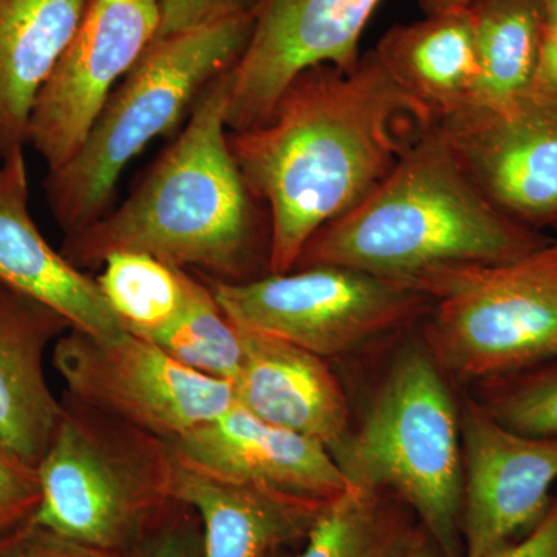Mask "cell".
<instances>
[{"label":"cell","mask_w":557,"mask_h":557,"mask_svg":"<svg viewBox=\"0 0 557 557\" xmlns=\"http://www.w3.org/2000/svg\"><path fill=\"white\" fill-rule=\"evenodd\" d=\"M435 123L370 50L351 69L304 70L262 123L228 131L269 211L270 274L295 269L307 242L368 199Z\"/></svg>","instance_id":"1"},{"label":"cell","mask_w":557,"mask_h":557,"mask_svg":"<svg viewBox=\"0 0 557 557\" xmlns=\"http://www.w3.org/2000/svg\"><path fill=\"white\" fill-rule=\"evenodd\" d=\"M230 72L209 84L185 129L119 208L65 234L60 251L76 269H98L113 252L134 251L211 281L270 274L269 211L230 148Z\"/></svg>","instance_id":"2"},{"label":"cell","mask_w":557,"mask_h":557,"mask_svg":"<svg viewBox=\"0 0 557 557\" xmlns=\"http://www.w3.org/2000/svg\"><path fill=\"white\" fill-rule=\"evenodd\" d=\"M549 240L483 196L435 123L368 199L307 242L293 270L348 267L416 287L438 271L511 262Z\"/></svg>","instance_id":"3"},{"label":"cell","mask_w":557,"mask_h":557,"mask_svg":"<svg viewBox=\"0 0 557 557\" xmlns=\"http://www.w3.org/2000/svg\"><path fill=\"white\" fill-rule=\"evenodd\" d=\"M255 14L157 36L110 95L75 156L49 171L44 189L65 234L109 212L121 174L153 139L190 115L212 81L247 49Z\"/></svg>","instance_id":"4"},{"label":"cell","mask_w":557,"mask_h":557,"mask_svg":"<svg viewBox=\"0 0 557 557\" xmlns=\"http://www.w3.org/2000/svg\"><path fill=\"white\" fill-rule=\"evenodd\" d=\"M174 443L62 395L33 522L123 556L175 504Z\"/></svg>","instance_id":"5"},{"label":"cell","mask_w":557,"mask_h":557,"mask_svg":"<svg viewBox=\"0 0 557 557\" xmlns=\"http://www.w3.org/2000/svg\"><path fill=\"white\" fill-rule=\"evenodd\" d=\"M335 458L355 485L384 491L416 511L443 555L463 557L460 416L426 347L395 362Z\"/></svg>","instance_id":"6"},{"label":"cell","mask_w":557,"mask_h":557,"mask_svg":"<svg viewBox=\"0 0 557 557\" xmlns=\"http://www.w3.org/2000/svg\"><path fill=\"white\" fill-rule=\"evenodd\" d=\"M416 288L432 300L424 338L445 375L485 383L557 359V239L511 262L438 271Z\"/></svg>","instance_id":"7"},{"label":"cell","mask_w":557,"mask_h":557,"mask_svg":"<svg viewBox=\"0 0 557 557\" xmlns=\"http://www.w3.org/2000/svg\"><path fill=\"white\" fill-rule=\"evenodd\" d=\"M203 278L237 327L325 359L408 327L432 306L412 285L348 267H309L237 284Z\"/></svg>","instance_id":"8"},{"label":"cell","mask_w":557,"mask_h":557,"mask_svg":"<svg viewBox=\"0 0 557 557\" xmlns=\"http://www.w3.org/2000/svg\"><path fill=\"white\" fill-rule=\"evenodd\" d=\"M65 394L175 443L236 405L228 381L201 375L131 332L98 338L70 329L54 343Z\"/></svg>","instance_id":"9"},{"label":"cell","mask_w":557,"mask_h":557,"mask_svg":"<svg viewBox=\"0 0 557 557\" xmlns=\"http://www.w3.org/2000/svg\"><path fill=\"white\" fill-rule=\"evenodd\" d=\"M161 0H89L28 124L47 170L67 163L124 76L159 35Z\"/></svg>","instance_id":"10"},{"label":"cell","mask_w":557,"mask_h":557,"mask_svg":"<svg viewBox=\"0 0 557 557\" xmlns=\"http://www.w3.org/2000/svg\"><path fill=\"white\" fill-rule=\"evenodd\" d=\"M437 127L494 207L528 228H557L556 100L530 90L472 102Z\"/></svg>","instance_id":"11"},{"label":"cell","mask_w":557,"mask_h":557,"mask_svg":"<svg viewBox=\"0 0 557 557\" xmlns=\"http://www.w3.org/2000/svg\"><path fill=\"white\" fill-rule=\"evenodd\" d=\"M380 2L262 0L247 49L230 72L228 129L262 123L304 70L355 67L362 32Z\"/></svg>","instance_id":"12"},{"label":"cell","mask_w":557,"mask_h":557,"mask_svg":"<svg viewBox=\"0 0 557 557\" xmlns=\"http://www.w3.org/2000/svg\"><path fill=\"white\" fill-rule=\"evenodd\" d=\"M463 557H486L544 518L557 483V438L505 426L478 401L460 417Z\"/></svg>","instance_id":"13"},{"label":"cell","mask_w":557,"mask_h":557,"mask_svg":"<svg viewBox=\"0 0 557 557\" xmlns=\"http://www.w3.org/2000/svg\"><path fill=\"white\" fill-rule=\"evenodd\" d=\"M174 446L209 474L289 496L327 502L354 486L321 442L252 416L239 403Z\"/></svg>","instance_id":"14"},{"label":"cell","mask_w":557,"mask_h":557,"mask_svg":"<svg viewBox=\"0 0 557 557\" xmlns=\"http://www.w3.org/2000/svg\"><path fill=\"white\" fill-rule=\"evenodd\" d=\"M24 149L0 160V282L62 314L98 338L126 332L97 278L51 247L32 218Z\"/></svg>","instance_id":"15"},{"label":"cell","mask_w":557,"mask_h":557,"mask_svg":"<svg viewBox=\"0 0 557 557\" xmlns=\"http://www.w3.org/2000/svg\"><path fill=\"white\" fill-rule=\"evenodd\" d=\"M244 361L234 391L252 416L321 442L338 456L350 431L346 392L327 359L240 329Z\"/></svg>","instance_id":"16"},{"label":"cell","mask_w":557,"mask_h":557,"mask_svg":"<svg viewBox=\"0 0 557 557\" xmlns=\"http://www.w3.org/2000/svg\"><path fill=\"white\" fill-rule=\"evenodd\" d=\"M70 329L58 311L0 282V443L35 465L61 413L46 375L47 350Z\"/></svg>","instance_id":"17"},{"label":"cell","mask_w":557,"mask_h":557,"mask_svg":"<svg viewBox=\"0 0 557 557\" xmlns=\"http://www.w3.org/2000/svg\"><path fill=\"white\" fill-rule=\"evenodd\" d=\"M175 500L199 518L201 557L274 555L285 545L306 539L325 504L218 478L180 456Z\"/></svg>","instance_id":"18"},{"label":"cell","mask_w":557,"mask_h":557,"mask_svg":"<svg viewBox=\"0 0 557 557\" xmlns=\"http://www.w3.org/2000/svg\"><path fill=\"white\" fill-rule=\"evenodd\" d=\"M373 50L391 75L431 110L435 121L479 101L482 61L468 7L395 25Z\"/></svg>","instance_id":"19"},{"label":"cell","mask_w":557,"mask_h":557,"mask_svg":"<svg viewBox=\"0 0 557 557\" xmlns=\"http://www.w3.org/2000/svg\"><path fill=\"white\" fill-rule=\"evenodd\" d=\"M89 0H0V160L27 146L33 106Z\"/></svg>","instance_id":"20"},{"label":"cell","mask_w":557,"mask_h":557,"mask_svg":"<svg viewBox=\"0 0 557 557\" xmlns=\"http://www.w3.org/2000/svg\"><path fill=\"white\" fill-rule=\"evenodd\" d=\"M482 90L478 102H500L531 89L548 21L547 0H469Z\"/></svg>","instance_id":"21"},{"label":"cell","mask_w":557,"mask_h":557,"mask_svg":"<svg viewBox=\"0 0 557 557\" xmlns=\"http://www.w3.org/2000/svg\"><path fill=\"white\" fill-rule=\"evenodd\" d=\"M97 282L124 330L150 339L182 313L197 277L145 252L120 251L104 259Z\"/></svg>","instance_id":"22"},{"label":"cell","mask_w":557,"mask_h":557,"mask_svg":"<svg viewBox=\"0 0 557 557\" xmlns=\"http://www.w3.org/2000/svg\"><path fill=\"white\" fill-rule=\"evenodd\" d=\"M391 498L354 483L325 502L293 557H397L413 531Z\"/></svg>","instance_id":"23"},{"label":"cell","mask_w":557,"mask_h":557,"mask_svg":"<svg viewBox=\"0 0 557 557\" xmlns=\"http://www.w3.org/2000/svg\"><path fill=\"white\" fill-rule=\"evenodd\" d=\"M149 341L201 375L228 381L233 386L239 376L244 361L240 330L220 309L203 277H197L175 321Z\"/></svg>","instance_id":"24"},{"label":"cell","mask_w":557,"mask_h":557,"mask_svg":"<svg viewBox=\"0 0 557 557\" xmlns=\"http://www.w3.org/2000/svg\"><path fill=\"white\" fill-rule=\"evenodd\" d=\"M479 403L505 426L533 435L557 438V359L485 381Z\"/></svg>","instance_id":"25"},{"label":"cell","mask_w":557,"mask_h":557,"mask_svg":"<svg viewBox=\"0 0 557 557\" xmlns=\"http://www.w3.org/2000/svg\"><path fill=\"white\" fill-rule=\"evenodd\" d=\"M40 496L38 465L0 443V537L33 519Z\"/></svg>","instance_id":"26"},{"label":"cell","mask_w":557,"mask_h":557,"mask_svg":"<svg viewBox=\"0 0 557 557\" xmlns=\"http://www.w3.org/2000/svg\"><path fill=\"white\" fill-rule=\"evenodd\" d=\"M123 557H201L199 518L177 502Z\"/></svg>","instance_id":"27"},{"label":"cell","mask_w":557,"mask_h":557,"mask_svg":"<svg viewBox=\"0 0 557 557\" xmlns=\"http://www.w3.org/2000/svg\"><path fill=\"white\" fill-rule=\"evenodd\" d=\"M0 557H123L79 544L28 520L0 537Z\"/></svg>","instance_id":"28"},{"label":"cell","mask_w":557,"mask_h":557,"mask_svg":"<svg viewBox=\"0 0 557 557\" xmlns=\"http://www.w3.org/2000/svg\"><path fill=\"white\" fill-rule=\"evenodd\" d=\"M262 0H161L159 35L190 30L239 14H255Z\"/></svg>","instance_id":"29"},{"label":"cell","mask_w":557,"mask_h":557,"mask_svg":"<svg viewBox=\"0 0 557 557\" xmlns=\"http://www.w3.org/2000/svg\"><path fill=\"white\" fill-rule=\"evenodd\" d=\"M486 557H557V496L536 527Z\"/></svg>","instance_id":"30"},{"label":"cell","mask_w":557,"mask_h":557,"mask_svg":"<svg viewBox=\"0 0 557 557\" xmlns=\"http://www.w3.org/2000/svg\"><path fill=\"white\" fill-rule=\"evenodd\" d=\"M530 90L557 101V20L555 17L548 16Z\"/></svg>","instance_id":"31"},{"label":"cell","mask_w":557,"mask_h":557,"mask_svg":"<svg viewBox=\"0 0 557 557\" xmlns=\"http://www.w3.org/2000/svg\"><path fill=\"white\" fill-rule=\"evenodd\" d=\"M397 557H446L426 531H413Z\"/></svg>","instance_id":"32"},{"label":"cell","mask_w":557,"mask_h":557,"mask_svg":"<svg viewBox=\"0 0 557 557\" xmlns=\"http://www.w3.org/2000/svg\"><path fill=\"white\" fill-rule=\"evenodd\" d=\"M424 14L438 13V11L463 9L469 0H417Z\"/></svg>","instance_id":"33"},{"label":"cell","mask_w":557,"mask_h":557,"mask_svg":"<svg viewBox=\"0 0 557 557\" xmlns=\"http://www.w3.org/2000/svg\"><path fill=\"white\" fill-rule=\"evenodd\" d=\"M548 16L557 20V0H547Z\"/></svg>","instance_id":"34"},{"label":"cell","mask_w":557,"mask_h":557,"mask_svg":"<svg viewBox=\"0 0 557 557\" xmlns=\"http://www.w3.org/2000/svg\"><path fill=\"white\" fill-rule=\"evenodd\" d=\"M269 557H281V556H278V552H277V553H274V555H271Z\"/></svg>","instance_id":"35"},{"label":"cell","mask_w":557,"mask_h":557,"mask_svg":"<svg viewBox=\"0 0 557 557\" xmlns=\"http://www.w3.org/2000/svg\"><path fill=\"white\" fill-rule=\"evenodd\" d=\"M557 230V228H556Z\"/></svg>","instance_id":"36"}]
</instances>
